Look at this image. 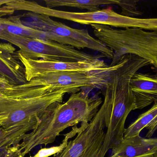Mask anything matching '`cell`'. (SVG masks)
I'll use <instances>...</instances> for the list:
<instances>
[{
    "instance_id": "obj_1",
    "label": "cell",
    "mask_w": 157,
    "mask_h": 157,
    "mask_svg": "<svg viewBox=\"0 0 157 157\" xmlns=\"http://www.w3.org/2000/svg\"><path fill=\"white\" fill-rule=\"evenodd\" d=\"M48 86L33 87L30 82L0 88V116L6 120L0 125L8 149L16 147L25 135L39 123L47 109L63 103L68 89L49 92Z\"/></svg>"
},
{
    "instance_id": "obj_2",
    "label": "cell",
    "mask_w": 157,
    "mask_h": 157,
    "mask_svg": "<svg viewBox=\"0 0 157 157\" xmlns=\"http://www.w3.org/2000/svg\"><path fill=\"white\" fill-rule=\"evenodd\" d=\"M89 91L73 93L66 102H56L50 106L36 127L16 147L8 150L9 157H25L38 146L53 143L67 128L79 123H89L103 101L98 94L89 96Z\"/></svg>"
},
{
    "instance_id": "obj_3",
    "label": "cell",
    "mask_w": 157,
    "mask_h": 157,
    "mask_svg": "<svg viewBox=\"0 0 157 157\" xmlns=\"http://www.w3.org/2000/svg\"><path fill=\"white\" fill-rule=\"evenodd\" d=\"M149 65L146 60L129 54L122 57L119 66L111 73L102 90L109 110L104 142L97 157H105L108 151L123 140L126 119L131 112L136 109L131 80L139 70Z\"/></svg>"
},
{
    "instance_id": "obj_4",
    "label": "cell",
    "mask_w": 157,
    "mask_h": 157,
    "mask_svg": "<svg viewBox=\"0 0 157 157\" xmlns=\"http://www.w3.org/2000/svg\"><path fill=\"white\" fill-rule=\"evenodd\" d=\"M93 34L113 52L111 65L124 55L146 60L157 74V30L137 28L116 29L107 25L91 24Z\"/></svg>"
},
{
    "instance_id": "obj_5",
    "label": "cell",
    "mask_w": 157,
    "mask_h": 157,
    "mask_svg": "<svg viewBox=\"0 0 157 157\" xmlns=\"http://www.w3.org/2000/svg\"><path fill=\"white\" fill-rule=\"evenodd\" d=\"M0 39L18 47V53L26 59L92 63L104 62L100 59L101 56L92 55L72 46L55 41L7 34H1Z\"/></svg>"
},
{
    "instance_id": "obj_6",
    "label": "cell",
    "mask_w": 157,
    "mask_h": 157,
    "mask_svg": "<svg viewBox=\"0 0 157 157\" xmlns=\"http://www.w3.org/2000/svg\"><path fill=\"white\" fill-rule=\"evenodd\" d=\"M121 58L114 65L87 71H70L46 74L30 80L32 86H49L52 91L68 89L71 94L83 89H103L111 73L121 63Z\"/></svg>"
},
{
    "instance_id": "obj_7",
    "label": "cell",
    "mask_w": 157,
    "mask_h": 157,
    "mask_svg": "<svg viewBox=\"0 0 157 157\" xmlns=\"http://www.w3.org/2000/svg\"><path fill=\"white\" fill-rule=\"evenodd\" d=\"M21 20L25 26L36 30L53 33L68 39L77 45V49H90L100 53L104 57L112 60L113 52L100 41L93 37L87 29H76L63 23L53 20L50 17L28 12L21 15Z\"/></svg>"
},
{
    "instance_id": "obj_8",
    "label": "cell",
    "mask_w": 157,
    "mask_h": 157,
    "mask_svg": "<svg viewBox=\"0 0 157 157\" xmlns=\"http://www.w3.org/2000/svg\"><path fill=\"white\" fill-rule=\"evenodd\" d=\"M12 7L14 11L25 10L46 15L50 17L70 20L81 25L98 24L107 25L112 27L124 28L125 16L118 14L111 7L95 12H72L48 8L36 2L14 1Z\"/></svg>"
},
{
    "instance_id": "obj_9",
    "label": "cell",
    "mask_w": 157,
    "mask_h": 157,
    "mask_svg": "<svg viewBox=\"0 0 157 157\" xmlns=\"http://www.w3.org/2000/svg\"><path fill=\"white\" fill-rule=\"evenodd\" d=\"M109 109L103 101L96 116L89 123L81 124L83 128L67 147L54 157H97L104 142L106 119Z\"/></svg>"
},
{
    "instance_id": "obj_10",
    "label": "cell",
    "mask_w": 157,
    "mask_h": 157,
    "mask_svg": "<svg viewBox=\"0 0 157 157\" xmlns=\"http://www.w3.org/2000/svg\"><path fill=\"white\" fill-rule=\"evenodd\" d=\"M18 54V58L25 69L27 82L46 74L70 71H87L109 66L104 62L92 63L86 62H63L38 59H26Z\"/></svg>"
},
{
    "instance_id": "obj_11",
    "label": "cell",
    "mask_w": 157,
    "mask_h": 157,
    "mask_svg": "<svg viewBox=\"0 0 157 157\" xmlns=\"http://www.w3.org/2000/svg\"><path fill=\"white\" fill-rule=\"evenodd\" d=\"M0 78L11 85L27 83L25 69L18 58L17 51L11 43H0Z\"/></svg>"
},
{
    "instance_id": "obj_12",
    "label": "cell",
    "mask_w": 157,
    "mask_h": 157,
    "mask_svg": "<svg viewBox=\"0 0 157 157\" xmlns=\"http://www.w3.org/2000/svg\"><path fill=\"white\" fill-rule=\"evenodd\" d=\"M157 155V138L138 135L124 138L108 157H155Z\"/></svg>"
},
{
    "instance_id": "obj_13",
    "label": "cell",
    "mask_w": 157,
    "mask_h": 157,
    "mask_svg": "<svg viewBox=\"0 0 157 157\" xmlns=\"http://www.w3.org/2000/svg\"><path fill=\"white\" fill-rule=\"evenodd\" d=\"M136 109L157 103V74L137 73L131 82Z\"/></svg>"
},
{
    "instance_id": "obj_14",
    "label": "cell",
    "mask_w": 157,
    "mask_h": 157,
    "mask_svg": "<svg viewBox=\"0 0 157 157\" xmlns=\"http://www.w3.org/2000/svg\"><path fill=\"white\" fill-rule=\"evenodd\" d=\"M21 15L0 18V35L7 34L31 38L36 39L55 41L63 44L68 43V40L53 33L40 31L25 26L21 20Z\"/></svg>"
},
{
    "instance_id": "obj_15",
    "label": "cell",
    "mask_w": 157,
    "mask_h": 157,
    "mask_svg": "<svg viewBox=\"0 0 157 157\" xmlns=\"http://www.w3.org/2000/svg\"><path fill=\"white\" fill-rule=\"evenodd\" d=\"M148 130L147 138L153 136L157 130V103L148 110L139 115L133 122L125 129L124 137L128 138L140 135L144 129Z\"/></svg>"
},
{
    "instance_id": "obj_16",
    "label": "cell",
    "mask_w": 157,
    "mask_h": 157,
    "mask_svg": "<svg viewBox=\"0 0 157 157\" xmlns=\"http://www.w3.org/2000/svg\"><path fill=\"white\" fill-rule=\"evenodd\" d=\"M121 0H44L46 7H73L80 9H86L88 12L99 10V6L107 5H120Z\"/></svg>"
},
{
    "instance_id": "obj_17",
    "label": "cell",
    "mask_w": 157,
    "mask_h": 157,
    "mask_svg": "<svg viewBox=\"0 0 157 157\" xmlns=\"http://www.w3.org/2000/svg\"><path fill=\"white\" fill-rule=\"evenodd\" d=\"M82 128L83 125L81 124L78 127L77 125L74 126L71 131L64 135V139L59 145L49 148H41L35 155L30 157H49L61 153L67 147L69 142L71 141L70 140L76 136Z\"/></svg>"
},
{
    "instance_id": "obj_18",
    "label": "cell",
    "mask_w": 157,
    "mask_h": 157,
    "mask_svg": "<svg viewBox=\"0 0 157 157\" xmlns=\"http://www.w3.org/2000/svg\"><path fill=\"white\" fill-rule=\"evenodd\" d=\"M139 1H122L119 6L121 9V14L130 17L141 15L143 13L138 10L137 3Z\"/></svg>"
},
{
    "instance_id": "obj_19",
    "label": "cell",
    "mask_w": 157,
    "mask_h": 157,
    "mask_svg": "<svg viewBox=\"0 0 157 157\" xmlns=\"http://www.w3.org/2000/svg\"><path fill=\"white\" fill-rule=\"evenodd\" d=\"M7 150L8 148L6 145L5 139L0 128V151H5L7 152Z\"/></svg>"
},
{
    "instance_id": "obj_20",
    "label": "cell",
    "mask_w": 157,
    "mask_h": 157,
    "mask_svg": "<svg viewBox=\"0 0 157 157\" xmlns=\"http://www.w3.org/2000/svg\"><path fill=\"white\" fill-rule=\"evenodd\" d=\"M10 85H11L6 79L0 78V88L6 87Z\"/></svg>"
},
{
    "instance_id": "obj_21",
    "label": "cell",
    "mask_w": 157,
    "mask_h": 157,
    "mask_svg": "<svg viewBox=\"0 0 157 157\" xmlns=\"http://www.w3.org/2000/svg\"><path fill=\"white\" fill-rule=\"evenodd\" d=\"M0 157H6V154L3 151H0Z\"/></svg>"
},
{
    "instance_id": "obj_22",
    "label": "cell",
    "mask_w": 157,
    "mask_h": 157,
    "mask_svg": "<svg viewBox=\"0 0 157 157\" xmlns=\"http://www.w3.org/2000/svg\"><path fill=\"white\" fill-rule=\"evenodd\" d=\"M5 120V118H4V117H1V116H0V125H1V124Z\"/></svg>"
},
{
    "instance_id": "obj_23",
    "label": "cell",
    "mask_w": 157,
    "mask_h": 157,
    "mask_svg": "<svg viewBox=\"0 0 157 157\" xmlns=\"http://www.w3.org/2000/svg\"><path fill=\"white\" fill-rule=\"evenodd\" d=\"M155 157H157V155H156V156H155Z\"/></svg>"
}]
</instances>
